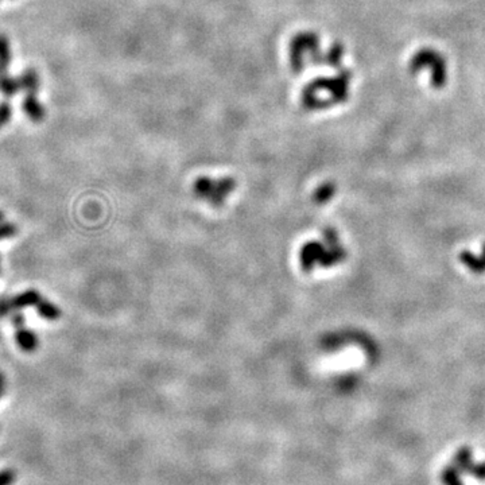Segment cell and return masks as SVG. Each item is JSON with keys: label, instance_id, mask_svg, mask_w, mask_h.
I'll use <instances>...</instances> for the list:
<instances>
[{"label": "cell", "instance_id": "9c48e42d", "mask_svg": "<svg viewBox=\"0 0 485 485\" xmlns=\"http://www.w3.org/2000/svg\"><path fill=\"white\" fill-rule=\"evenodd\" d=\"M21 89V84L18 79H11L7 75L0 76V90L5 96H12Z\"/></svg>", "mask_w": 485, "mask_h": 485}, {"label": "cell", "instance_id": "277c9868", "mask_svg": "<svg viewBox=\"0 0 485 485\" xmlns=\"http://www.w3.org/2000/svg\"><path fill=\"white\" fill-rule=\"evenodd\" d=\"M40 299H42V297H40V293L34 288H30V290H26L21 294L15 295L14 298H11V302H12L14 310H23L30 306H37L40 303Z\"/></svg>", "mask_w": 485, "mask_h": 485}, {"label": "cell", "instance_id": "30bf717a", "mask_svg": "<svg viewBox=\"0 0 485 485\" xmlns=\"http://www.w3.org/2000/svg\"><path fill=\"white\" fill-rule=\"evenodd\" d=\"M441 482L444 485H464L460 479L458 471L454 467H446L441 472Z\"/></svg>", "mask_w": 485, "mask_h": 485}, {"label": "cell", "instance_id": "ba28073f", "mask_svg": "<svg viewBox=\"0 0 485 485\" xmlns=\"http://www.w3.org/2000/svg\"><path fill=\"white\" fill-rule=\"evenodd\" d=\"M11 61V51H10V43L7 37L0 36V76L7 75V68Z\"/></svg>", "mask_w": 485, "mask_h": 485}, {"label": "cell", "instance_id": "5b68a950", "mask_svg": "<svg viewBox=\"0 0 485 485\" xmlns=\"http://www.w3.org/2000/svg\"><path fill=\"white\" fill-rule=\"evenodd\" d=\"M23 111L26 112V115L36 123L43 121L45 118V110L40 105V103L36 99V95L27 93L25 101H23Z\"/></svg>", "mask_w": 485, "mask_h": 485}, {"label": "cell", "instance_id": "ac0fdd59", "mask_svg": "<svg viewBox=\"0 0 485 485\" xmlns=\"http://www.w3.org/2000/svg\"><path fill=\"white\" fill-rule=\"evenodd\" d=\"M3 217H4V213H3V212H1V210H0V223H1V221H3Z\"/></svg>", "mask_w": 485, "mask_h": 485}, {"label": "cell", "instance_id": "7c38bea8", "mask_svg": "<svg viewBox=\"0 0 485 485\" xmlns=\"http://www.w3.org/2000/svg\"><path fill=\"white\" fill-rule=\"evenodd\" d=\"M14 310L12 308V302H11V298L3 295L0 297V319H4L7 316H10Z\"/></svg>", "mask_w": 485, "mask_h": 485}, {"label": "cell", "instance_id": "7a4b0ae2", "mask_svg": "<svg viewBox=\"0 0 485 485\" xmlns=\"http://www.w3.org/2000/svg\"><path fill=\"white\" fill-rule=\"evenodd\" d=\"M454 465L479 480H485V462L475 464L472 461V450L469 447H461L457 451L454 457Z\"/></svg>", "mask_w": 485, "mask_h": 485}, {"label": "cell", "instance_id": "9a60e30c", "mask_svg": "<svg viewBox=\"0 0 485 485\" xmlns=\"http://www.w3.org/2000/svg\"><path fill=\"white\" fill-rule=\"evenodd\" d=\"M25 316L23 313H21V310H15L12 314H11V323L16 327V329H21L25 326Z\"/></svg>", "mask_w": 485, "mask_h": 485}, {"label": "cell", "instance_id": "52a82bcc", "mask_svg": "<svg viewBox=\"0 0 485 485\" xmlns=\"http://www.w3.org/2000/svg\"><path fill=\"white\" fill-rule=\"evenodd\" d=\"M18 80L21 84V89H25L27 93H32V95L37 93L40 82H38V76H37L36 71H33V69L26 71Z\"/></svg>", "mask_w": 485, "mask_h": 485}, {"label": "cell", "instance_id": "3957f363", "mask_svg": "<svg viewBox=\"0 0 485 485\" xmlns=\"http://www.w3.org/2000/svg\"><path fill=\"white\" fill-rule=\"evenodd\" d=\"M15 341H16L18 347L23 352H27V353L34 352L38 348V344H40V340H38L37 334L33 330L26 329L25 326L21 327V329H16Z\"/></svg>", "mask_w": 485, "mask_h": 485}, {"label": "cell", "instance_id": "8992f818", "mask_svg": "<svg viewBox=\"0 0 485 485\" xmlns=\"http://www.w3.org/2000/svg\"><path fill=\"white\" fill-rule=\"evenodd\" d=\"M37 312L40 317L47 320V321H55L61 317V310L51 302L46 299H40V303L37 305Z\"/></svg>", "mask_w": 485, "mask_h": 485}, {"label": "cell", "instance_id": "8fae6325", "mask_svg": "<svg viewBox=\"0 0 485 485\" xmlns=\"http://www.w3.org/2000/svg\"><path fill=\"white\" fill-rule=\"evenodd\" d=\"M18 234V227L12 223H0V240L11 239Z\"/></svg>", "mask_w": 485, "mask_h": 485}, {"label": "cell", "instance_id": "4fadbf2b", "mask_svg": "<svg viewBox=\"0 0 485 485\" xmlns=\"http://www.w3.org/2000/svg\"><path fill=\"white\" fill-rule=\"evenodd\" d=\"M16 482V472L14 469L0 471V485H12Z\"/></svg>", "mask_w": 485, "mask_h": 485}, {"label": "cell", "instance_id": "e0dca14e", "mask_svg": "<svg viewBox=\"0 0 485 485\" xmlns=\"http://www.w3.org/2000/svg\"><path fill=\"white\" fill-rule=\"evenodd\" d=\"M3 383H5V380H4V376H3V373L0 372V384H3Z\"/></svg>", "mask_w": 485, "mask_h": 485}, {"label": "cell", "instance_id": "5bb4252c", "mask_svg": "<svg viewBox=\"0 0 485 485\" xmlns=\"http://www.w3.org/2000/svg\"><path fill=\"white\" fill-rule=\"evenodd\" d=\"M12 115V110L11 105L7 101L0 103V127H3L4 124H7Z\"/></svg>", "mask_w": 485, "mask_h": 485}, {"label": "cell", "instance_id": "d6986e66", "mask_svg": "<svg viewBox=\"0 0 485 485\" xmlns=\"http://www.w3.org/2000/svg\"><path fill=\"white\" fill-rule=\"evenodd\" d=\"M0 273H1V256H0Z\"/></svg>", "mask_w": 485, "mask_h": 485}, {"label": "cell", "instance_id": "2e32d148", "mask_svg": "<svg viewBox=\"0 0 485 485\" xmlns=\"http://www.w3.org/2000/svg\"><path fill=\"white\" fill-rule=\"evenodd\" d=\"M4 390H5V383L0 384V398H1V397H3V394H4Z\"/></svg>", "mask_w": 485, "mask_h": 485}, {"label": "cell", "instance_id": "6da1fadb", "mask_svg": "<svg viewBox=\"0 0 485 485\" xmlns=\"http://www.w3.org/2000/svg\"><path fill=\"white\" fill-rule=\"evenodd\" d=\"M408 71L416 75L421 71L430 72V82L434 89H443L447 82V62L444 54L432 47L415 51L408 64Z\"/></svg>", "mask_w": 485, "mask_h": 485}]
</instances>
